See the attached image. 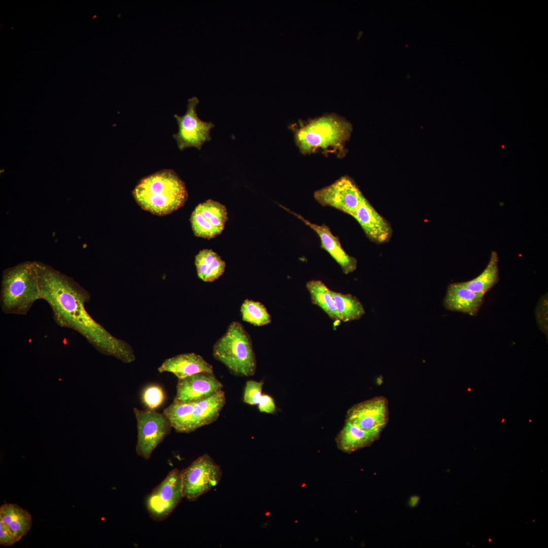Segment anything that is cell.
Wrapping results in <instances>:
<instances>
[{"instance_id": "2e32d148", "label": "cell", "mask_w": 548, "mask_h": 548, "mask_svg": "<svg viewBox=\"0 0 548 548\" xmlns=\"http://www.w3.org/2000/svg\"><path fill=\"white\" fill-rule=\"evenodd\" d=\"M484 295L475 293L462 282L449 285L443 305L448 310L476 316L484 301Z\"/></svg>"}, {"instance_id": "277c9868", "label": "cell", "mask_w": 548, "mask_h": 548, "mask_svg": "<svg viewBox=\"0 0 548 548\" xmlns=\"http://www.w3.org/2000/svg\"><path fill=\"white\" fill-rule=\"evenodd\" d=\"M213 355L232 374L251 376L256 370V359L251 338L243 325L233 321L214 344Z\"/></svg>"}, {"instance_id": "8fae6325", "label": "cell", "mask_w": 548, "mask_h": 548, "mask_svg": "<svg viewBox=\"0 0 548 548\" xmlns=\"http://www.w3.org/2000/svg\"><path fill=\"white\" fill-rule=\"evenodd\" d=\"M389 420V402L383 396L357 403L347 412L346 421L367 431L382 433Z\"/></svg>"}, {"instance_id": "9c48e42d", "label": "cell", "mask_w": 548, "mask_h": 548, "mask_svg": "<svg viewBox=\"0 0 548 548\" xmlns=\"http://www.w3.org/2000/svg\"><path fill=\"white\" fill-rule=\"evenodd\" d=\"M199 102L195 96L189 98L186 113L183 116L174 115L178 124L179 131L173 137L181 151L191 147L200 150L205 142L211 140L210 130L215 125L211 122H204L198 118L196 106Z\"/></svg>"}, {"instance_id": "ba28073f", "label": "cell", "mask_w": 548, "mask_h": 548, "mask_svg": "<svg viewBox=\"0 0 548 548\" xmlns=\"http://www.w3.org/2000/svg\"><path fill=\"white\" fill-rule=\"evenodd\" d=\"M184 498L181 471L171 470L146 500L150 518L156 522L168 518Z\"/></svg>"}, {"instance_id": "44dd1931", "label": "cell", "mask_w": 548, "mask_h": 548, "mask_svg": "<svg viewBox=\"0 0 548 548\" xmlns=\"http://www.w3.org/2000/svg\"><path fill=\"white\" fill-rule=\"evenodd\" d=\"M195 404L173 401L163 410V413L176 432L188 433L196 430L194 420Z\"/></svg>"}, {"instance_id": "1f68e13d", "label": "cell", "mask_w": 548, "mask_h": 548, "mask_svg": "<svg viewBox=\"0 0 548 548\" xmlns=\"http://www.w3.org/2000/svg\"><path fill=\"white\" fill-rule=\"evenodd\" d=\"M504 422V419H502V423H503Z\"/></svg>"}, {"instance_id": "e0dca14e", "label": "cell", "mask_w": 548, "mask_h": 548, "mask_svg": "<svg viewBox=\"0 0 548 548\" xmlns=\"http://www.w3.org/2000/svg\"><path fill=\"white\" fill-rule=\"evenodd\" d=\"M160 373H173L178 379L200 372L214 373L213 366L194 353L179 354L166 359L158 368Z\"/></svg>"}, {"instance_id": "7a4b0ae2", "label": "cell", "mask_w": 548, "mask_h": 548, "mask_svg": "<svg viewBox=\"0 0 548 548\" xmlns=\"http://www.w3.org/2000/svg\"><path fill=\"white\" fill-rule=\"evenodd\" d=\"M132 194L143 210L158 216L177 210L188 198L184 182L171 169L159 170L143 178Z\"/></svg>"}, {"instance_id": "9a60e30c", "label": "cell", "mask_w": 548, "mask_h": 548, "mask_svg": "<svg viewBox=\"0 0 548 548\" xmlns=\"http://www.w3.org/2000/svg\"><path fill=\"white\" fill-rule=\"evenodd\" d=\"M359 223L367 236L376 243L387 242L392 230L390 224L365 197L353 217Z\"/></svg>"}, {"instance_id": "30bf717a", "label": "cell", "mask_w": 548, "mask_h": 548, "mask_svg": "<svg viewBox=\"0 0 548 548\" xmlns=\"http://www.w3.org/2000/svg\"><path fill=\"white\" fill-rule=\"evenodd\" d=\"M314 197L322 206L333 208L352 217L365 198L354 182L346 176L317 190Z\"/></svg>"}, {"instance_id": "4dcf8cb0", "label": "cell", "mask_w": 548, "mask_h": 548, "mask_svg": "<svg viewBox=\"0 0 548 548\" xmlns=\"http://www.w3.org/2000/svg\"><path fill=\"white\" fill-rule=\"evenodd\" d=\"M468 391H471V389H470V388H468Z\"/></svg>"}, {"instance_id": "484cf974", "label": "cell", "mask_w": 548, "mask_h": 548, "mask_svg": "<svg viewBox=\"0 0 548 548\" xmlns=\"http://www.w3.org/2000/svg\"><path fill=\"white\" fill-rule=\"evenodd\" d=\"M243 321L254 326H262L271 322V316L265 306L259 301L247 299L241 307Z\"/></svg>"}, {"instance_id": "3957f363", "label": "cell", "mask_w": 548, "mask_h": 548, "mask_svg": "<svg viewBox=\"0 0 548 548\" xmlns=\"http://www.w3.org/2000/svg\"><path fill=\"white\" fill-rule=\"evenodd\" d=\"M39 299H42V296L35 261L21 262L4 270L0 294L3 313L26 315Z\"/></svg>"}, {"instance_id": "83f0119b", "label": "cell", "mask_w": 548, "mask_h": 548, "mask_svg": "<svg viewBox=\"0 0 548 548\" xmlns=\"http://www.w3.org/2000/svg\"><path fill=\"white\" fill-rule=\"evenodd\" d=\"M263 382L247 381L244 389L243 401L250 405L258 404L262 395Z\"/></svg>"}, {"instance_id": "ffe728a7", "label": "cell", "mask_w": 548, "mask_h": 548, "mask_svg": "<svg viewBox=\"0 0 548 548\" xmlns=\"http://www.w3.org/2000/svg\"><path fill=\"white\" fill-rule=\"evenodd\" d=\"M225 403V394L222 390L195 403L194 412L195 430L216 421Z\"/></svg>"}, {"instance_id": "f1b7e54d", "label": "cell", "mask_w": 548, "mask_h": 548, "mask_svg": "<svg viewBox=\"0 0 548 548\" xmlns=\"http://www.w3.org/2000/svg\"><path fill=\"white\" fill-rule=\"evenodd\" d=\"M547 295L540 297L535 310V316L539 329L547 337Z\"/></svg>"}, {"instance_id": "5bb4252c", "label": "cell", "mask_w": 548, "mask_h": 548, "mask_svg": "<svg viewBox=\"0 0 548 548\" xmlns=\"http://www.w3.org/2000/svg\"><path fill=\"white\" fill-rule=\"evenodd\" d=\"M283 208L286 209L285 208ZM291 214L301 220L313 229L319 236L321 247L327 251L341 267L343 272L348 274L357 268V261L353 257L348 255L342 248L338 237L334 236L329 228L325 224L319 225L314 224L303 218L301 215L286 209Z\"/></svg>"}, {"instance_id": "7402d4cb", "label": "cell", "mask_w": 548, "mask_h": 548, "mask_svg": "<svg viewBox=\"0 0 548 548\" xmlns=\"http://www.w3.org/2000/svg\"><path fill=\"white\" fill-rule=\"evenodd\" d=\"M195 264L198 277L206 282L217 280L223 274L226 267L225 262L210 249L200 251L195 256Z\"/></svg>"}, {"instance_id": "7c38bea8", "label": "cell", "mask_w": 548, "mask_h": 548, "mask_svg": "<svg viewBox=\"0 0 548 548\" xmlns=\"http://www.w3.org/2000/svg\"><path fill=\"white\" fill-rule=\"evenodd\" d=\"M227 220L225 206L212 199L199 203L190 219L194 234L208 239L222 233Z\"/></svg>"}, {"instance_id": "ac0fdd59", "label": "cell", "mask_w": 548, "mask_h": 548, "mask_svg": "<svg viewBox=\"0 0 548 548\" xmlns=\"http://www.w3.org/2000/svg\"><path fill=\"white\" fill-rule=\"evenodd\" d=\"M32 524V516L27 510L13 503L1 506L0 527L10 532L17 542L27 534Z\"/></svg>"}, {"instance_id": "52a82bcc", "label": "cell", "mask_w": 548, "mask_h": 548, "mask_svg": "<svg viewBox=\"0 0 548 548\" xmlns=\"http://www.w3.org/2000/svg\"><path fill=\"white\" fill-rule=\"evenodd\" d=\"M138 429L135 446L138 456L148 460L156 448L168 435L173 428L163 413L147 408H133Z\"/></svg>"}, {"instance_id": "603a6c76", "label": "cell", "mask_w": 548, "mask_h": 548, "mask_svg": "<svg viewBox=\"0 0 548 548\" xmlns=\"http://www.w3.org/2000/svg\"><path fill=\"white\" fill-rule=\"evenodd\" d=\"M498 262L497 253L492 251L489 262L482 273L476 278L462 283L470 290L485 295L498 281Z\"/></svg>"}, {"instance_id": "f546056e", "label": "cell", "mask_w": 548, "mask_h": 548, "mask_svg": "<svg viewBox=\"0 0 548 548\" xmlns=\"http://www.w3.org/2000/svg\"><path fill=\"white\" fill-rule=\"evenodd\" d=\"M258 408L261 413L273 414L276 411L275 401L270 395L262 394L258 404Z\"/></svg>"}, {"instance_id": "5b68a950", "label": "cell", "mask_w": 548, "mask_h": 548, "mask_svg": "<svg viewBox=\"0 0 548 548\" xmlns=\"http://www.w3.org/2000/svg\"><path fill=\"white\" fill-rule=\"evenodd\" d=\"M351 124L334 115L323 116L313 119L295 132L296 144L300 151L310 153L320 148L341 150L350 138Z\"/></svg>"}, {"instance_id": "6da1fadb", "label": "cell", "mask_w": 548, "mask_h": 548, "mask_svg": "<svg viewBox=\"0 0 548 548\" xmlns=\"http://www.w3.org/2000/svg\"><path fill=\"white\" fill-rule=\"evenodd\" d=\"M35 261L42 299L50 306L58 325L72 329L101 353L124 363L135 360L131 347L113 336L88 314V292L72 278L50 265Z\"/></svg>"}, {"instance_id": "4316f807", "label": "cell", "mask_w": 548, "mask_h": 548, "mask_svg": "<svg viewBox=\"0 0 548 548\" xmlns=\"http://www.w3.org/2000/svg\"><path fill=\"white\" fill-rule=\"evenodd\" d=\"M142 399L147 408L155 410L163 403L165 399L164 393L160 386L152 384L144 389Z\"/></svg>"}, {"instance_id": "4fadbf2b", "label": "cell", "mask_w": 548, "mask_h": 548, "mask_svg": "<svg viewBox=\"0 0 548 548\" xmlns=\"http://www.w3.org/2000/svg\"><path fill=\"white\" fill-rule=\"evenodd\" d=\"M223 384L214 373L200 372L178 379L174 401L196 403L222 390Z\"/></svg>"}, {"instance_id": "d6986e66", "label": "cell", "mask_w": 548, "mask_h": 548, "mask_svg": "<svg viewBox=\"0 0 548 548\" xmlns=\"http://www.w3.org/2000/svg\"><path fill=\"white\" fill-rule=\"evenodd\" d=\"M381 433L365 431L354 424L346 421L337 435V447L341 451L351 453L371 445L379 439Z\"/></svg>"}, {"instance_id": "8992f818", "label": "cell", "mask_w": 548, "mask_h": 548, "mask_svg": "<svg viewBox=\"0 0 548 548\" xmlns=\"http://www.w3.org/2000/svg\"><path fill=\"white\" fill-rule=\"evenodd\" d=\"M183 494L189 501H195L220 482L223 472L219 465L208 454L198 457L181 471Z\"/></svg>"}, {"instance_id": "d4e9b609", "label": "cell", "mask_w": 548, "mask_h": 548, "mask_svg": "<svg viewBox=\"0 0 548 548\" xmlns=\"http://www.w3.org/2000/svg\"><path fill=\"white\" fill-rule=\"evenodd\" d=\"M330 293L340 316L341 321L358 320L365 314L362 304L355 296L331 290Z\"/></svg>"}, {"instance_id": "cb8c5ba5", "label": "cell", "mask_w": 548, "mask_h": 548, "mask_svg": "<svg viewBox=\"0 0 548 548\" xmlns=\"http://www.w3.org/2000/svg\"><path fill=\"white\" fill-rule=\"evenodd\" d=\"M310 293L312 302L319 306L335 321H341L340 316L336 309L334 301L329 289L320 280H311L306 284Z\"/></svg>"}]
</instances>
